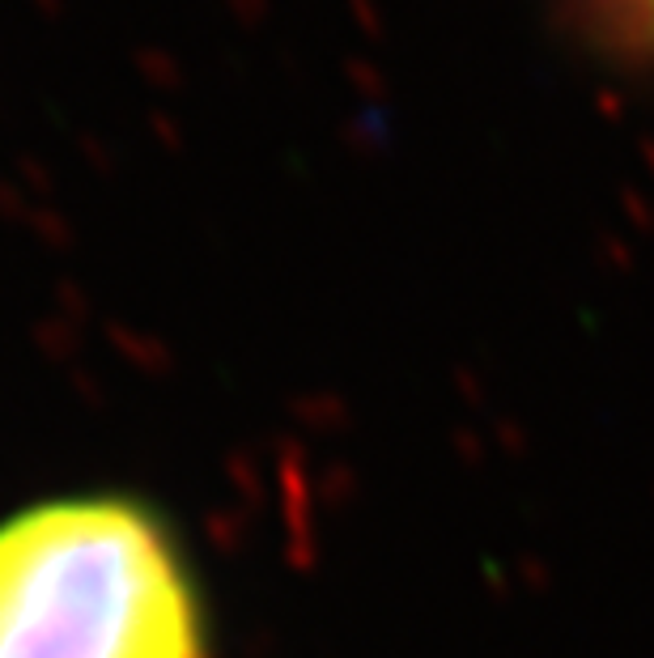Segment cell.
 Listing matches in <instances>:
<instances>
[{"label": "cell", "instance_id": "obj_1", "mask_svg": "<svg viewBox=\"0 0 654 658\" xmlns=\"http://www.w3.org/2000/svg\"><path fill=\"white\" fill-rule=\"evenodd\" d=\"M0 658H204L200 595L162 522L124 497L0 522Z\"/></svg>", "mask_w": 654, "mask_h": 658}]
</instances>
